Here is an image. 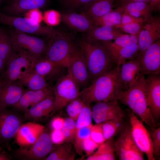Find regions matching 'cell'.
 <instances>
[{
    "instance_id": "cell-27",
    "label": "cell",
    "mask_w": 160,
    "mask_h": 160,
    "mask_svg": "<svg viewBox=\"0 0 160 160\" xmlns=\"http://www.w3.org/2000/svg\"><path fill=\"white\" fill-rule=\"evenodd\" d=\"M115 0H95L80 11L91 21L112 10Z\"/></svg>"
},
{
    "instance_id": "cell-28",
    "label": "cell",
    "mask_w": 160,
    "mask_h": 160,
    "mask_svg": "<svg viewBox=\"0 0 160 160\" xmlns=\"http://www.w3.org/2000/svg\"><path fill=\"white\" fill-rule=\"evenodd\" d=\"M18 80L30 90H39L49 86L45 79L37 74L33 68L24 72Z\"/></svg>"
},
{
    "instance_id": "cell-29",
    "label": "cell",
    "mask_w": 160,
    "mask_h": 160,
    "mask_svg": "<svg viewBox=\"0 0 160 160\" xmlns=\"http://www.w3.org/2000/svg\"><path fill=\"white\" fill-rule=\"evenodd\" d=\"M138 38L135 35L124 33L116 38L113 42L111 41L102 42L107 48L114 60L115 56L121 49L129 45L138 44Z\"/></svg>"
},
{
    "instance_id": "cell-56",
    "label": "cell",
    "mask_w": 160,
    "mask_h": 160,
    "mask_svg": "<svg viewBox=\"0 0 160 160\" xmlns=\"http://www.w3.org/2000/svg\"><path fill=\"white\" fill-rule=\"evenodd\" d=\"M4 79H3L2 76H0V87L1 86V84L4 81Z\"/></svg>"
},
{
    "instance_id": "cell-50",
    "label": "cell",
    "mask_w": 160,
    "mask_h": 160,
    "mask_svg": "<svg viewBox=\"0 0 160 160\" xmlns=\"http://www.w3.org/2000/svg\"><path fill=\"white\" fill-rule=\"evenodd\" d=\"M64 126L67 128L75 136L76 132V121L68 117L64 119Z\"/></svg>"
},
{
    "instance_id": "cell-6",
    "label": "cell",
    "mask_w": 160,
    "mask_h": 160,
    "mask_svg": "<svg viewBox=\"0 0 160 160\" xmlns=\"http://www.w3.org/2000/svg\"><path fill=\"white\" fill-rule=\"evenodd\" d=\"M79 88L68 73L59 78L53 89L55 97L53 112L61 111L69 101L79 97Z\"/></svg>"
},
{
    "instance_id": "cell-2",
    "label": "cell",
    "mask_w": 160,
    "mask_h": 160,
    "mask_svg": "<svg viewBox=\"0 0 160 160\" xmlns=\"http://www.w3.org/2000/svg\"><path fill=\"white\" fill-rule=\"evenodd\" d=\"M78 43L83 53L91 82L111 70L116 64L102 42L83 37Z\"/></svg>"
},
{
    "instance_id": "cell-1",
    "label": "cell",
    "mask_w": 160,
    "mask_h": 160,
    "mask_svg": "<svg viewBox=\"0 0 160 160\" xmlns=\"http://www.w3.org/2000/svg\"><path fill=\"white\" fill-rule=\"evenodd\" d=\"M92 82L80 91L79 97L86 104L118 100L117 96L123 89L120 78L119 66L117 65Z\"/></svg>"
},
{
    "instance_id": "cell-9",
    "label": "cell",
    "mask_w": 160,
    "mask_h": 160,
    "mask_svg": "<svg viewBox=\"0 0 160 160\" xmlns=\"http://www.w3.org/2000/svg\"><path fill=\"white\" fill-rule=\"evenodd\" d=\"M49 39L45 57L68 68L71 60L72 40L65 35Z\"/></svg>"
},
{
    "instance_id": "cell-35",
    "label": "cell",
    "mask_w": 160,
    "mask_h": 160,
    "mask_svg": "<svg viewBox=\"0 0 160 160\" xmlns=\"http://www.w3.org/2000/svg\"><path fill=\"white\" fill-rule=\"evenodd\" d=\"M14 52L8 33L0 28V59L6 63Z\"/></svg>"
},
{
    "instance_id": "cell-12",
    "label": "cell",
    "mask_w": 160,
    "mask_h": 160,
    "mask_svg": "<svg viewBox=\"0 0 160 160\" xmlns=\"http://www.w3.org/2000/svg\"><path fill=\"white\" fill-rule=\"evenodd\" d=\"M133 112L129 115L131 132L138 148L146 155L148 160H155L153 148L150 134Z\"/></svg>"
},
{
    "instance_id": "cell-16",
    "label": "cell",
    "mask_w": 160,
    "mask_h": 160,
    "mask_svg": "<svg viewBox=\"0 0 160 160\" xmlns=\"http://www.w3.org/2000/svg\"><path fill=\"white\" fill-rule=\"evenodd\" d=\"M160 38V18L155 16L144 23L139 35V54H141Z\"/></svg>"
},
{
    "instance_id": "cell-24",
    "label": "cell",
    "mask_w": 160,
    "mask_h": 160,
    "mask_svg": "<svg viewBox=\"0 0 160 160\" xmlns=\"http://www.w3.org/2000/svg\"><path fill=\"white\" fill-rule=\"evenodd\" d=\"M61 20L66 25L76 31L86 32L94 25L92 21L81 13L67 10L61 14Z\"/></svg>"
},
{
    "instance_id": "cell-45",
    "label": "cell",
    "mask_w": 160,
    "mask_h": 160,
    "mask_svg": "<svg viewBox=\"0 0 160 160\" xmlns=\"http://www.w3.org/2000/svg\"><path fill=\"white\" fill-rule=\"evenodd\" d=\"M100 145L96 143L90 136L84 141L82 148L86 154L89 156L93 153Z\"/></svg>"
},
{
    "instance_id": "cell-39",
    "label": "cell",
    "mask_w": 160,
    "mask_h": 160,
    "mask_svg": "<svg viewBox=\"0 0 160 160\" xmlns=\"http://www.w3.org/2000/svg\"><path fill=\"white\" fill-rule=\"evenodd\" d=\"M84 104L79 97L69 101L65 107L69 117L76 121Z\"/></svg>"
},
{
    "instance_id": "cell-8",
    "label": "cell",
    "mask_w": 160,
    "mask_h": 160,
    "mask_svg": "<svg viewBox=\"0 0 160 160\" xmlns=\"http://www.w3.org/2000/svg\"><path fill=\"white\" fill-rule=\"evenodd\" d=\"M36 60L25 50L14 52L6 63L5 70L1 76L6 81L17 80L24 72L33 68Z\"/></svg>"
},
{
    "instance_id": "cell-47",
    "label": "cell",
    "mask_w": 160,
    "mask_h": 160,
    "mask_svg": "<svg viewBox=\"0 0 160 160\" xmlns=\"http://www.w3.org/2000/svg\"><path fill=\"white\" fill-rule=\"evenodd\" d=\"M134 23H145L142 19L138 18L124 12L122 13L120 24L116 28H117L119 27Z\"/></svg>"
},
{
    "instance_id": "cell-15",
    "label": "cell",
    "mask_w": 160,
    "mask_h": 160,
    "mask_svg": "<svg viewBox=\"0 0 160 160\" xmlns=\"http://www.w3.org/2000/svg\"><path fill=\"white\" fill-rule=\"evenodd\" d=\"M92 118L96 124L125 117V113L118 100L96 103L92 110Z\"/></svg>"
},
{
    "instance_id": "cell-3",
    "label": "cell",
    "mask_w": 160,
    "mask_h": 160,
    "mask_svg": "<svg viewBox=\"0 0 160 160\" xmlns=\"http://www.w3.org/2000/svg\"><path fill=\"white\" fill-rule=\"evenodd\" d=\"M147 79L141 75L136 82L130 87L122 91L117 99L130 108L151 129L157 127L148 106L147 99Z\"/></svg>"
},
{
    "instance_id": "cell-34",
    "label": "cell",
    "mask_w": 160,
    "mask_h": 160,
    "mask_svg": "<svg viewBox=\"0 0 160 160\" xmlns=\"http://www.w3.org/2000/svg\"><path fill=\"white\" fill-rule=\"evenodd\" d=\"M125 117L110 120L101 123L105 138L106 140L113 138L125 125Z\"/></svg>"
},
{
    "instance_id": "cell-22",
    "label": "cell",
    "mask_w": 160,
    "mask_h": 160,
    "mask_svg": "<svg viewBox=\"0 0 160 160\" xmlns=\"http://www.w3.org/2000/svg\"><path fill=\"white\" fill-rule=\"evenodd\" d=\"M119 68L120 79L125 90L132 87L142 75L140 63L136 58L123 62Z\"/></svg>"
},
{
    "instance_id": "cell-51",
    "label": "cell",
    "mask_w": 160,
    "mask_h": 160,
    "mask_svg": "<svg viewBox=\"0 0 160 160\" xmlns=\"http://www.w3.org/2000/svg\"><path fill=\"white\" fill-rule=\"evenodd\" d=\"M61 130L65 138L64 142L71 143L73 142L75 136L67 128L64 126Z\"/></svg>"
},
{
    "instance_id": "cell-13",
    "label": "cell",
    "mask_w": 160,
    "mask_h": 160,
    "mask_svg": "<svg viewBox=\"0 0 160 160\" xmlns=\"http://www.w3.org/2000/svg\"><path fill=\"white\" fill-rule=\"evenodd\" d=\"M135 58L139 62L142 75H160V39L148 47L142 54L138 53Z\"/></svg>"
},
{
    "instance_id": "cell-48",
    "label": "cell",
    "mask_w": 160,
    "mask_h": 160,
    "mask_svg": "<svg viewBox=\"0 0 160 160\" xmlns=\"http://www.w3.org/2000/svg\"><path fill=\"white\" fill-rule=\"evenodd\" d=\"M50 135L53 144L59 145L64 142L65 138L61 129H52Z\"/></svg>"
},
{
    "instance_id": "cell-23",
    "label": "cell",
    "mask_w": 160,
    "mask_h": 160,
    "mask_svg": "<svg viewBox=\"0 0 160 160\" xmlns=\"http://www.w3.org/2000/svg\"><path fill=\"white\" fill-rule=\"evenodd\" d=\"M64 68H65L45 57L37 60L33 67L34 71L46 81L48 79H55L57 81L64 75H63L62 73Z\"/></svg>"
},
{
    "instance_id": "cell-19",
    "label": "cell",
    "mask_w": 160,
    "mask_h": 160,
    "mask_svg": "<svg viewBox=\"0 0 160 160\" xmlns=\"http://www.w3.org/2000/svg\"><path fill=\"white\" fill-rule=\"evenodd\" d=\"M53 93L49 86L38 90H25L18 101L12 106L16 111L26 113L31 108Z\"/></svg>"
},
{
    "instance_id": "cell-41",
    "label": "cell",
    "mask_w": 160,
    "mask_h": 160,
    "mask_svg": "<svg viewBox=\"0 0 160 160\" xmlns=\"http://www.w3.org/2000/svg\"><path fill=\"white\" fill-rule=\"evenodd\" d=\"M43 20L49 26L57 25L59 24L61 20V15L57 11L48 10L44 12Z\"/></svg>"
},
{
    "instance_id": "cell-17",
    "label": "cell",
    "mask_w": 160,
    "mask_h": 160,
    "mask_svg": "<svg viewBox=\"0 0 160 160\" xmlns=\"http://www.w3.org/2000/svg\"><path fill=\"white\" fill-rule=\"evenodd\" d=\"M148 75L147 78V99L152 116L156 121L160 117V76Z\"/></svg>"
},
{
    "instance_id": "cell-36",
    "label": "cell",
    "mask_w": 160,
    "mask_h": 160,
    "mask_svg": "<svg viewBox=\"0 0 160 160\" xmlns=\"http://www.w3.org/2000/svg\"><path fill=\"white\" fill-rule=\"evenodd\" d=\"M138 51V44L129 45L121 49L114 58L117 65L119 66L124 61L135 58Z\"/></svg>"
},
{
    "instance_id": "cell-20",
    "label": "cell",
    "mask_w": 160,
    "mask_h": 160,
    "mask_svg": "<svg viewBox=\"0 0 160 160\" xmlns=\"http://www.w3.org/2000/svg\"><path fill=\"white\" fill-rule=\"evenodd\" d=\"M44 128V126L34 122L22 124L14 137L15 142L20 148L31 145L36 141Z\"/></svg>"
},
{
    "instance_id": "cell-30",
    "label": "cell",
    "mask_w": 160,
    "mask_h": 160,
    "mask_svg": "<svg viewBox=\"0 0 160 160\" xmlns=\"http://www.w3.org/2000/svg\"><path fill=\"white\" fill-rule=\"evenodd\" d=\"M121 6L124 12L135 17L142 19L145 23L153 17L151 8L147 3L134 2Z\"/></svg>"
},
{
    "instance_id": "cell-25",
    "label": "cell",
    "mask_w": 160,
    "mask_h": 160,
    "mask_svg": "<svg viewBox=\"0 0 160 160\" xmlns=\"http://www.w3.org/2000/svg\"><path fill=\"white\" fill-rule=\"evenodd\" d=\"M55 97L54 93L31 108L24 115V119L29 120L39 121L43 117L53 113Z\"/></svg>"
},
{
    "instance_id": "cell-18",
    "label": "cell",
    "mask_w": 160,
    "mask_h": 160,
    "mask_svg": "<svg viewBox=\"0 0 160 160\" xmlns=\"http://www.w3.org/2000/svg\"><path fill=\"white\" fill-rule=\"evenodd\" d=\"M25 90L18 80L9 81L4 79L0 87V108L12 106L18 101Z\"/></svg>"
},
{
    "instance_id": "cell-52",
    "label": "cell",
    "mask_w": 160,
    "mask_h": 160,
    "mask_svg": "<svg viewBox=\"0 0 160 160\" xmlns=\"http://www.w3.org/2000/svg\"><path fill=\"white\" fill-rule=\"evenodd\" d=\"M149 3L153 12L160 11V0H150Z\"/></svg>"
},
{
    "instance_id": "cell-5",
    "label": "cell",
    "mask_w": 160,
    "mask_h": 160,
    "mask_svg": "<svg viewBox=\"0 0 160 160\" xmlns=\"http://www.w3.org/2000/svg\"><path fill=\"white\" fill-rule=\"evenodd\" d=\"M0 23L26 33L46 36L49 39L64 35L57 30L36 23L25 17L11 16L0 12Z\"/></svg>"
},
{
    "instance_id": "cell-37",
    "label": "cell",
    "mask_w": 160,
    "mask_h": 160,
    "mask_svg": "<svg viewBox=\"0 0 160 160\" xmlns=\"http://www.w3.org/2000/svg\"><path fill=\"white\" fill-rule=\"evenodd\" d=\"M93 125H90L81 128L76 132L73 145L76 152L80 155H81L83 151L82 144L84 141L90 136L91 129Z\"/></svg>"
},
{
    "instance_id": "cell-4",
    "label": "cell",
    "mask_w": 160,
    "mask_h": 160,
    "mask_svg": "<svg viewBox=\"0 0 160 160\" xmlns=\"http://www.w3.org/2000/svg\"><path fill=\"white\" fill-rule=\"evenodd\" d=\"M8 33L14 52L25 50L37 60L45 57L48 42L14 28L9 30Z\"/></svg>"
},
{
    "instance_id": "cell-31",
    "label": "cell",
    "mask_w": 160,
    "mask_h": 160,
    "mask_svg": "<svg viewBox=\"0 0 160 160\" xmlns=\"http://www.w3.org/2000/svg\"><path fill=\"white\" fill-rule=\"evenodd\" d=\"M113 138L105 141L100 145L93 154L88 156L87 160H114L115 152Z\"/></svg>"
},
{
    "instance_id": "cell-54",
    "label": "cell",
    "mask_w": 160,
    "mask_h": 160,
    "mask_svg": "<svg viewBox=\"0 0 160 160\" xmlns=\"http://www.w3.org/2000/svg\"><path fill=\"white\" fill-rule=\"evenodd\" d=\"M6 69V64L4 63L0 59V76L4 71Z\"/></svg>"
},
{
    "instance_id": "cell-14",
    "label": "cell",
    "mask_w": 160,
    "mask_h": 160,
    "mask_svg": "<svg viewBox=\"0 0 160 160\" xmlns=\"http://www.w3.org/2000/svg\"><path fill=\"white\" fill-rule=\"evenodd\" d=\"M15 111L0 108V143L14 137L22 124L21 116Z\"/></svg>"
},
{
    "instance_id": "cell-7",
    "label": "cell",
    "mask_w": 160,
    "mask_h": 160,
    "mask_svg": "<svg viewBox=\"0 0 160 160\" xmlns=\"http://www.w3.org/2000/svg\"><path fill=\"white\" fill-rule=\"evenodd\" d=\"M114 141L115 152L120 160H143V153L137 145L132 137L130 125L123 126Z\"/></svg>"
},
{
    "instance_id": "cell-44",
    "label": "cell",
    "mask_w": 160,
    "mask_h": 160,
    "mask_svg": "<svg viewBox=\"0 0 160 160\" xmlns=\"http://www.w3.org/2000/svg\"><path fill=\"white\" fill-rule=\"evenodd\" d=\"M144 23H132L120 26L117 28L120 29L123 32L138 37Z\"/></svg>"
},
{
    "instance_id": "cell-49",
    "label": "cell",
    "mask_w": 160,
    "mask_h": 160,
    "mask_svg": "<svg viewBox=\"0 0 160 160\" xmlns=\"http://www.w3.org/2000/svg\"><path fill=\"white\" fill-rule=\"evenodd\" d=\"M64 119L56 117L52 120L50 126L52 129H61L64 127Z\"/></svg>"
},
{
    "instance_id": "cell-10",
    "label": "cell",
    "mask_w": 160,
    "mask_h": 160,
    "mask_svg": "<svg viewBox=\"0 0 160 160\" xmlns=\"http://www.w3.org/2000/svg\"><path fill=\"white\" fill-rule=\"evenodd\" d=\"M53 144L50 133L45 128L32 144L20 148L15 151L18 157L24 160L45 159L53 149Z\"/></svg>"
},
{
    "instance_id": "cell-55",
    "label": "cell",
    "mask_w": 160,
    "mask_h": 160,
    "mask_svg": "<svg viewBox=\"0 0 160 160\" xmlns=\"http://www.w3.org/2000/svg\"><path fill=\"white\" fill-rule=\"evenodd\" d=\"M9 158L6 154L0 153V160H9Z\"/></svg>"
},
{
    "instance_id": "cell-43",
    "label": "cell",
    "mask_w": 160,
    "mask_h": 160,
    "mask_svg": "<svg viewBox=\"0 0 160 160\" xmlns=\"http://www.w3.org/2000/svg\"><path fill=\"white\" fill-rule=\"evenodd\" d=\"M150 134L152 143L154 156L156 157L160 155V128L151 129Z\"/></svg>"
},
{
    "instance_id": "cell-38",
    "label": "cell",
    "mask_w": 160,
    "mask_h": 160,
    "mask_svg": "<svg viewBox=\"0 0 160 160\" xmlns=\"http://www.w3.org/2000/svg\"><path fill=\"white\" fill-rule=\"evenodd\" d=\"M92 119L90 104L85 103L76 121V131L92 124Z\"/></svg>"
},
{
    "instance_id": "cell-26",
    "label": "cell",
    "mask_w": 160,
    "mask_h": 160,
    "mask_svg": "<svg viewBox=\"0 0 160 160\" xmlns=\"http://www.w3.org/2000/svg\"><path fill=\"white\" fill-rule=\"evenodd\" d=\"M123 34L120 29L114 27L94 25L85 32L84 37L93 41H110Z\"/></svg>"
},
{
    "instance_id": "cell-46",
    "label": "cell",
    "mask_w": 160,
    "mask_h": 160,
    "mask_svg": "<svg viewBox=\"0 0 160 160\" xmlns=\"http://www.w3.org/2000/svg\"><path fill=\"white\" fill-rule=\"evenodd\" d=\"M24 17L26 18L33 22L37 24H40L43 20V15L39 9H33L26 12L24 14Z\"/></svg>"
},
{
    "instance_id": "cell-57",
    "label": "cell",
    "mask_w": 160,
    "mask_h": 160,
    "mask_svg": "<svg viewBox=\"0 0 160 160\" xmlns=\"http://www.w3.org/2000/svg\"><path fill=\"white\" fill-rule=\"evenodd\" d=\"M4 0H0V6L2 4Z\"/></svg>"
},
{
    "instance_id": "cell-21",
    "label": "cell",
    "mask_w": 160,
    "mask_h": 160,
    "mask_svg": "<svg viewBox=\"0 0 160 160\" xmlns=\"http://www.w3.org/2000/svg\"><path fill=\"white\" fill-rule=\"evenodd\" d=\"M49 0H10L2 9V12L7 15L19 16L30 10L42 8Z\"/></svg>"
},
{
    "instance_id": "cell-42",
    "label": "cell",
    "mask_w": 160,
    "mask_h": 160,
    "mask_svg": "<svg viewBox=\"0 0 160 160\" xmlns=\"http://www.w3.org/2000/svg\"><path fill=\"white\" fill-rule=\"evenodd\" d=\"M90 136L92 139L99 145L106 141L101 123L96 124L92 125L91 129Z\"/></svg>"
},
{
    "instance_id": "cell-11",
    "label": "cell",
    "mask_w": 160,
    "mask_h": 160,
    "mask_svg": "<svg viewBox=\"0 0 160 160\" xmlns=\"http://www.w3.org/2000/svg\"><path fill=\"white\" fill-rule=\"evenodd\" d=\"M71 57L68 68V73L75 81L79 88L87 87L91 81L87 67L81 48L78 42L73 41L71 51Z\"/></svg>"
},
{
    "instance_id": "cell-53",
    "label": "cell",
    "mask_w": 160,
    "mask_h": 160,
    "mask_svg": "<svg viewBox=\"0 0 160 160\" xmlns=\"http://www.w3.org/2000/svg\"><path fill=\"white\" fill-rule=\"evenodd\" d=\"M121 5H123L127 4L138 2H149L150 0H119Z\"/></svg>"
},
{
    "instance_id": "cell-32",
    "label": "cell",
    "mask_w": 160,
    "mask_h": 160,
    "mask_svg": "<svg viewBox=\"0 0 160 160\" xmlns=\"http://www.w3.org/2000/svg\"><path fill=\"white\" fill-rule=\"evenodd\" d=\"M123 11V7L121 5L116 9L112 10L92 21L95 25L108 26L116 28L120 24L121 15Z\"/></svg>"
},
{
    "instance_id": "cell-33",
    "label": "cell",
    "mask_w": 160,
    "mask_h": 160,
    "mask_svg": "<svg viewBox=\"0 0 160 160\" xmlns=\"http://www.w3.org/2000/svg\"><path fill=\"white\" fill-rule=\"evenodd\" d=\"M71 143L64 142L53 149L45 159L46 160H73L75 154Z\"/></svg>"
},
{
    "instance_id": "cell-40",
    "label": "cell",
    "mask_w": 160,
    "mask_h": 160,
    "mask_svg": "<svg viewBox=\"0 0 160 160\" xmlns=\"http://www.w3.org/2000/svg\"><path fill=\"white\" fill-rule=\"evenodd\" d=\"M95 0H61V3L67 10L80 11Z\"/></svg>"
}]
</instances>
